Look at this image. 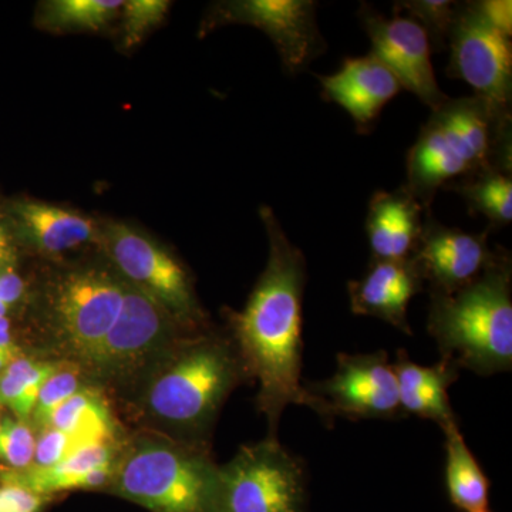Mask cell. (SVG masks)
I'll list each match as a JSON object with an SVG mask.
<instances>
[{"instance_id":"1","label":"cell","mask_w":512,"mask_h":512,"mask_svg":"<svg viewBox=\"0 0 512 512\" xmlns=\"http://www.w3.org/2000/svg\"><path fill=\"white\" fill-rule=\"evenodd\" d=\"M269 239L268 264L241 312L228 315L231 339L249 379L259 384L256 407L268 420L269 439L291 404L312 409L303 389V293L306 259L286 237L271 208L261 210Z\"/></svg>"},{"instance_id":"2","label":"cell","mask_w":512,"mask_h":512,"mask_svg":"<svg viewBox=\"0 0 512 512\" xmlns=\"http://www.w3.org/2000/svg\"><path fill=\"white\" fill-rule=\"evenodd\" d=\"M242 380L251 379L232 339L195 332L178 340L144 376L140 404L183 441L208 447L222 404Z\"/></svg>"},{"instance_id":"3","label":"cell","mask_w":512,"mask_h":512,"mask_svg":"<svg viewBox=\"0 0 512 512\" xmlns=\"http://www.w3.org/2000/svg\"><path fill=\"white\" fill-rule=\"evenodd\" d=\"M491 165L511 170V116L477 96L448 97L407 154L404 187L430 211L441 188Z\"/></svg>"},{"instance_id":"4","label":"cell","mask_w":512,"mask_h":512,"mask_svg":"<svg viewBox=\"0 0 512 512\" xmlns=\"http://www.w3.org/2000/svg\"><path fill=\"white\" fill-rule=\"evenodd\" d=\"M512 261L497 248L494 261L464 288L430 292L427 332L441 359L480 376L512 369Z\"/></svg>"},{"instance_id":"5","label":"cell","mask_w":512,"mask_h":512,"mask_svg":"<svg viewBox=\"0 0 512 512\" xmlns=\"http://www.w3.org/2000/svg\"><path fill=\"white\" fill-rule=\"evenodd\" d=\"M127 286L109 262L70 266L47 278L40 296L47 352L76 366L87 380L119 319Z\"/></svg>"},{"instance_id":"6","label":"cell","mask_w":512,"mask_h":512,"mask_svg":"<svg viewBox=\"0 0 512 512\" xmlns=\"http://www.w3.org/2000/svg\"><path fill=\"white\" fill-rule=\"evenodd\" d=\"M218 474L210 448L143 434L120 447L107 491L151 512H215Z\"/></svg>"},{"instance_id":"7","label":"cell","mask_w":512,"mask_h":512,"mask_svg":"<svg viewBox=\"0 0 512 512\" xmlns=\"http://www.w3.org/2000/svg\"><path fill=\"white\" fill-rule=\"evenodd\" d=\"M215 512H308L301 458L269 437L241 447L220 467Z\"/></svg>"},{"instance_id":"8","label":"cell","mask_w":512,"mask_h":512,"mask_svg":"<svg viewBox=\"0 0 512 512\" xmlns=\"http://www.w3.org/2000/svg\"><path fill=\"white\" fill-rule=\"evenodd\" d=\"M99 227L97 245L128 284L160 303L181 328L200 332L207 316L187 269L177 258L143 232L121 222H106Z\"/></svg>"},{"instance_id":"9","label":"cell","mask_w":512,"mask_h":512,"mask_svg":"<svg viewBox=\"0 0 512 512\" xmlns=\"http://www.w3.org/2000/svg\"><path fill=\"white\" fill-rule=\"evenodd\" d=\"M181 329L160 303L128 284L119 319L104 340L87 380L114 387L140 383L181 339Z\"/></svg>"},{"instance_id":"10","label":"cell","mask_w":512,"mask_h":512,"mask_svg":"<svg viewBox=\"0 0 512 512\" xmlns=\"http://www.w3.org/2000/svg\"><path fill=\"white\" fill-rule=\"evenodd\" d=\"M303 389L312 410L332 427L336 417L348 420H394L404 417L392 362L384 350L365 355L339 353L335 373Z\"/></svg>"},{"instance_id":"11","label":"cell","mask_w":512,"mask_h":512,"mask_svg":"<svg viewBox=\"0 0 512 512\" xmlns=\"http://www.w3.org/2000/svg\"><path fill=\"white\" fill-rule=\"evenodd\" d=\"M447 76L466 82L476 96L511 116V36L488 20L480 2L457 3L451 26Z\"/></svg>"},{"instance_id":"12","label":"cell","mask_w":512,"mask_h":512,"mask_svg":"<svg viewBox=\"0 0 512 512\" xmlns=\"http://www.w3.org/2000/svg\"><path fill=\"white\" fill-rule=\"evenodd\" d=\"M318 2L312 0H235L220 3L208 26L244 23L261 29L274 42L286 72H305L326 52L316 20Z\"/></svg>"},{"instance_id":"13","label":"cell","mask_w":512,"mask_h":512,"mask_svg":"<svg viewBox=\"0 0 512 512\" xmlns=\"http://www.w3.org/2000/svg\"><path fill=\"white\" fill-rule=\"evenodd\" d=\"M360 23L372 42V55L389 67L403 89L416 94L431 111L446 103L431 64L429 36L419 23L396 15L386 18L369 3L360 5Z\"/></svg>"},{"instance_id":"14","label":"cell","mask_w":512,"mask_h":512,"mask_svg":"<svg viewBox=\"0 0 512 512\" xmlns=\"http://www.w3.org/2000/svg\"><path fill=\"white\" fill-rule=\"evenodd\" d=\"M495 254L497 249L488 245V231L474 234L446 227L429 211L412 259L430 292L448 295L476 281Z\"/></svg>"},{"instance_id":"15","label":"cell","mask_w":512,"mask_h":512,"mask_svg":"<svg viewBox=\"0 0 512 512\" xmlns=\"http://www.w3.org/2000/svg\"><path fill=\"white\" fill-rule=\"evenodd\" d=\"M322 99L342 107L357 133L373 130L386 104L402 92L397 77L375 55L348 57L338 72L318 76Z\"/></svg>"},{"instance_id":"16","label":"cell","mask_w":512,"mask_h":512,"mask_svg":"<svg viewBox=\"0 0 512 512\" xmlns=\"http://www.w3.org/2000/svg\"><path fill=\"white\" fill-rule=\"evenodd\" d=\"M423 289L424 281L413 259H372L362 278L348 284L350 308L355 315L382 319L412 336L407 309Z\"/></svg>"},{"instance_id":"17","label":"cell","mask_w":512,"mask_h":512,"mask_svg":"<svg viewBox=\"0 0 512 512\" xmlns=\"http://www.w3.org/2000/svg\"><path fill=\"white\" fill-rule=\"evenodd\" d=\"M119 453L117 441L92 444L79 448L53 467L0 470V483L22 485L33 493L49 497L67 491H106L113 481L114 464Z\"/></svg>"},{"instance_id":"18","label":"cell","mask_w":512,"mask_h":512,"mask_svg":"<svg viewBox=\"0 0 512 512\" xmlns=\"http://www.w3.org/2000/svg\"><path fill=\"white\" fill-rule=\"evenodd\" d=\"M15 238L46 256L62 255L86 244H99L100 227L80 212L42 201H18L10 207Z\"/></svg>"},{"instance_id":"19","label":"cell","mask_w":512,"mask_h":512,"mask_svg":"<svg viewBox=\"0 0 512 512\" xmlns=\"http://www.w3.org/2000/svg\"><path fill=\"white\" fill-rule=\"evenodd\" d=\"M427 212L404 185L393 192H375L369 202L366 218L372 259H412L419 245Z\"/></svg>"},{"instance_id":"20","label":"cell","mask_w":512,"mask_h":512,"mask_svg":"<svg viewBox=\"0 0 512 512\" xmlns=\"http://www.w3.org/2000/svg\"><path fill=\"white\" fill-rule=\"evenodd\" d=\"M392 365L404 417L414 414L434 421L443 430L458 423L448 397V389L460 377L457 365L446 359L433 366L417 365L403 349L397 352Z\"/></svg>"},{"instance_id":"21","label":"cell","mask_w":512,"mask_h":512,"mask_svg":"<svg viewBox=\"0 0 512 512\" xmlns=\"http://www.w3.org/2000/svg\"><path fill=\"white\" fill-rule=\"evenodd\" d=\"M446 434V487L451 504L464 512H487L490 480L468 448L458 423Z\"/></svg>"},{"instance_id":"22","label":"cell","mask_w":512,"mask_h":512,"mask_svg":"<svg viewBox=\"0 0 512 512\" xmlns=\"http://www.w3.org/2000/svg\"><path fill=\"white\" fill-rule=\"evenodd\" d=\"M46 427L66 431L87 444L117 441V424L110 406L106 397L92 384L83 387L64 402L52 414Z\"/></svg>"},{"instance_id":"23","label":"cell","mask_w":512,"mask_h":512,"mask_svg":"<svg viewBox=\"0 0 512 512\" xmlns=\"http://www.w3.org/2000/svg\"><path fill=\"white\" fill-rule=\"evenodd\" d=\"M446 190L458 192L466 201L470 215H483L490 222V229L511 224L512 174L508 168L491 165L448 185Z\"/></svg>"},{"instance_id":"24","label":"cell","mask_w":512,"mask_h":512,"mask_svg":"<svg viewBox=\"0 0 512 512\" xmlns=\"http://www.w3.org/2000/svg\"><path fill=\"white\" fill-rule=\"evenodd\" d=\"M59 367L57 360L19 356L0 375V406L8 407L16 419L29 421L43 384Z\"/></svg>"},{"instance_id":"25","label":"cell","mask_w":512,"mask_h":512,"mask_svg":"<svg viewBox=\"0 0 512 512\" xmlns=\"http://www.w3.org/2000/svg\"><path fill=\"white\" fill-rule=\"evenodd\" d=\"M121 0H50L40 8L42 26L57 32H96L123 9Z\"/></svg>"},{"instance_id":"26","label":"cell","mask_w":512,"mask_h":512,"mask_svg":"<svg viewBox=\"0 0 512 512\" xmlns=\"http://www.w3.org/2000/svg\"><path fill=\"white\" fill-rule=\"evenodd\" d=\"M457 3L448 0H406L394 3L393 12L419 23L429 36L431 53H441L447 47Z\"/></svg>"},{"instance_id":"27","label":"cell","mask_w":512,"mask_h":512,"mask_svg":"<svg viewBox=\"0 0 512 512\" xmlns=\"http://www.w3.org/2000/svg\"><path fill=\"white\" fill-rule=\"evenodd\" d=\"M86 386H90V383L76 366L59 362L56 372L43 384L39 397H37L35 409L29 419L32 421V426L39 430L46 427L52 414Z\"/></svg>"},{"instance_id":"28","label":"cell","mask_w":512,"mask_h":512,"mask_svg":"<svg viewBox=\"0 0 512 512\" xmlns=\"http://www.w3.org/2000/svg\"><path fill=\"white\" fill-rule=\"evenodd\" d=\"M37 434L32 424L18 419L0 423V470L22 471L32 466Z\"/></svg>"},{"instance_id":"29","label":"cell","mask_w":512,"mask_h":512,"mask_svg":"<svg viewBox=\"0 0 512 512\" xmlns=\"http://www.w3.org/2000/svg\"><path fill=\"white\" fill-rule=\"evenodd\" d=\"M168 0H128L124 2L123 15L124 42L127 47L141 42L143 37L163 22L170 9Z\"/></svg>"},{"instance_id":"30","label":"cell","mask_w":512,"mask_h":512,"mask_svg":"<svg viewBox=\"0 0 512 512\" xmlns=\"http://www.w3.org/2000/svg\"><path fill=\"white\" fill-rule=\"evenodd\" d=\"M86 446H92V444L84 443L82 439L66 433V431L45 427L37 433L35 457H33V463L30 467L49 468L56 466V464L62 463L64 458L73 454L74 451Z\"/></svg>"},{"instance_id":"31","label":"cell","mask_w":512,"mask_h":512,"mask_svg":"<svg viewBox=\"0 0 512 512\" xmlns=\"http://www.w3.org/2000/svg\"><path fill=\"white\" fill-rule=\"evenodd\" d=\"M55 497L33 493L22 485L0 483V512H43Z\"/></svg>"},{"instance_id":"32","label":"cell","mask_w":512,"mask_h":512,"mask_svg":"<svg viewBox=\"0 0 512 512\" xmlns=\"http://www.w3.org/2000/svg\"><path fill=\"white\" fill-rule=\"evenodd\" d=\"M28 288L22 276L13 269L0 271V316H8L25 299Z\"/></svg>"},{"instance_id":"33","label":"cell","mask_w":512,"mask_h":512,"mask_svg":"<svg viewBox=\"0 0 512 512\" xmlns=\"http://www.w3.org/2000/svg\"><path fill=\"white\" fill-rule=\"evenodd\" d=\"M18 259L16 252L15 234L10 227L9 218H5L0 212V271L13 269Z\"/></svg>"},{"instance_id":"34","label":"cell","mask_w":512,"mask_h":512,"mask_svg":"<svg viewBox=\"0 0 512 512\" xmlns=\"http://www.w3.org/2000/svg\"><path fill=\"white\" fill-rule=\"evenodd\" d=\"M511 5V2H505V0H485V2H480V8L488 20L510 36L512 32Z\"/></svg>"},{"instance_id":"35","label":"cell","mask_w":512,"mask_h":512,"mask_svg":"<svg viewBox=\"0 0 512 512\" xmlns=\"http://www.w3.org/2000/svg\"><path fill=\"white\" fill-rule=\"evenodd\" d=\"M23 352L18 345L0 346V375L13 362L22 356Z\"/></svg>"},{"instance_id":"36","label":"cell","mask_w":512,"mask_h":512,"mask_svg":"<svg viewBox=\"0 0 512 512\" xmlns=\"http://www.w3.org/2000/svg\"><path fill=\"white\" fill-rule=\"evenodd\" d=\"M16 345L8 316H0V346Z\"/></svg>"},{"instance_id":"37","label":"cell","mask_w":512,"mask_h":512,"mask_svg":"<svg viewBox=\"0 0 512 512\" xmlns=\"http://www.w3.org/2000/svg\"><path fill=\"white\" fill-rule=\"evenodd\" d=\"M0 423H2V420H0Z\"/></svg>"},{"instance_id":"38","label":"cell","mask_w":512,"mask_h":512,"mask_svg":"<svg viewBox=\"0 0 512 512\" xmlns=\"http://www.w3.org/2000/svg\"><path fill=\"white\" fill-rule=\"evenodd\" d=\"M488 512V511H487Z\"/></svg>"}]
</instances>
